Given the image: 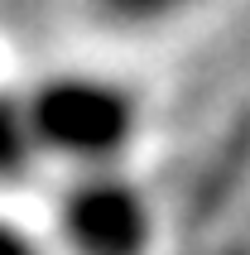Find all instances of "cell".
<instances>
[{
	"label": "cell",
	"instance_id": "obj_1",
	"mask_svg": "<svg viewBox=\"0 0 250 255\" xmlns=\"http://www.w3.org/2000/svg\"><path fill=\"white\" fill-rule=\"evenodd\" d=\"M29 130L39 159H63L72 169H121L139 135V97L106 72H53L24 92Z\"/></svg>",
	"mask_w": 250,
	"mask_h": 255
},
{
	"label": "cell",
	"instance_id": "obj_3",
	"mask_svg": "<svg viewBox=\"0 0 250 255\" xmlns=\"http://www.w3.org/2000/svg\"><path fill=\"white\" fill-rule=\"evenodd\" d=\"M39 159L34 130H29V111L19 92H0V183L24 178Z\"/></svg>",
	"mask_w": 250,
	"mask_h": 255
},
{
	"label": "cell",
	"instance_id": "obj_2",
	"mask_svg": "<svg viewBox=\"0 0 250 255\" xmlns=\"http://www.w3.org/2000/svg\"><path fill=\"white\" fill-rule=\"evenodd\" d=\"M53 217L68 255H149L154 246V202L125 169L72 173Z\"/></svg>",
	"mask_w": 250,
	"mask_h": 255
},
{
	"label": "cell",
	"instance_id": "obj_4",
	"mask_svg": "<svg viewBox=\"0 0 250 255\" xmlns=\"http://www.w3.org/2000/svg\"><path fill=\"white\" fill-rule=\"evenodd\" d=\"M0 255H48V251H43L39 236H29L19 222L0 217Z\"/></svg>",
	"mask_w": 250,
	"mask_h": 255
}]
</instances>
